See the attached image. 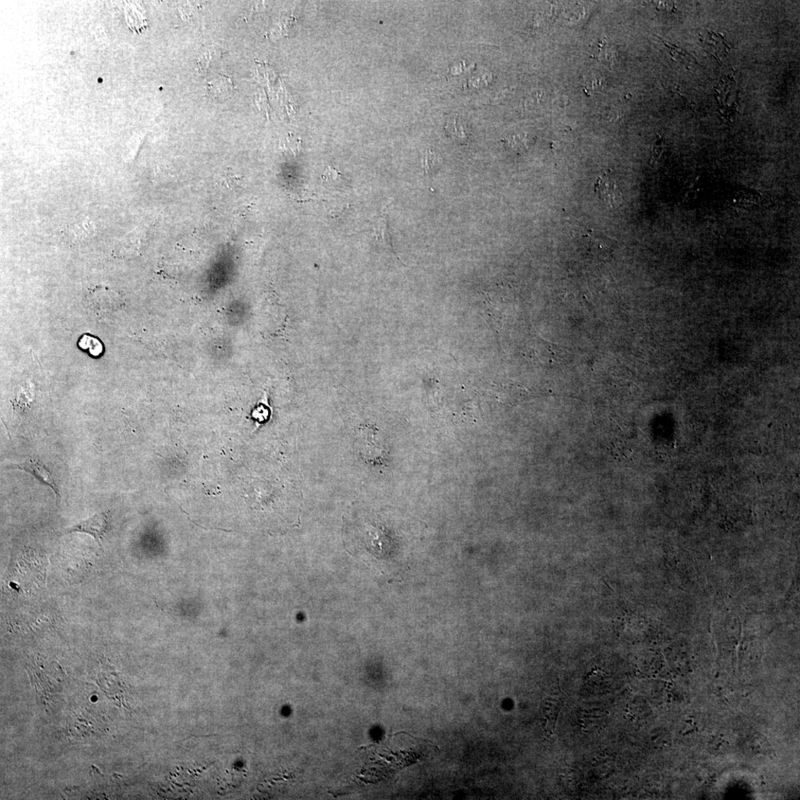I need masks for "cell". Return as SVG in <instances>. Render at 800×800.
<instances>
[{
  "mask_svg": "<svg viewBox=\"0 0 800 800\" xmlns=\"http://www.w3.org/2000/svg\"><path fill=\"white\" fill-rule=\"evenodd\" d=\"M356 531L358 548L378 560H385L391 556L393 543L380 528L365 523ZM356 547V548H357Z\"/></svg>",
  "mask_w": 800,
  "mask_h": 800,
  "instance_id": "1",
  "label": "cell"
},
{
  "mask_svg": "<svg viewBox=\"0 0 800 800\" xmlns=\"http://www.w3.org/2000/svg\"><path fill=\"white\" fill-rule=\"evenodd\" d=\"M380 436L373 427H362L358 435L357 446L362 457L367 462H380L384 449L382 447Z\"/></svg>",
  "mask_w": 800,
  "mask_h": 800,
  "instance_id": "2",
  "label": "cell"
},
{
  "mask_svg": "<svg viewBox=\"0 0 800 800\" xmlns=\"http://www.w3.org/2000/svg\"><path fill=\"white\" fill-rule=\"evenodd\" d=\"M110 511L96 513L92 517L82 521L73 527L65 529V533L80 532L92 536L97 543L103 540L109 529Z\"/></svg>",
  "mask_w": 800,
  "mask_h": 800,
  "instance_id": "3",
  "label": "cell"
},
{
  "mask_svg": "<svg viewBox=\"0 0 800 800\" xmlns=\"http://www.w3.org/2000/svg\"><path fill=\"white\" fill-rule=\"evenodd\" d=\"M594 186L595 193L602 203L611 208L619 206L622 193L612 174L606 172L600 176Z\"/></svg>",
  "mask_w": 800,
  "mask_h": 800,
  "instance_id": "4",
  "label": "cell"
},
{
  "mask_svg": "<svg viewBox=\"0 0 800 800\" xmlns=\"http://www.w3.org/2000/svg\"><path fill=\"white\" fill-rule=\"evenodd\" d=\"M118 298L116 292L105 287H97L89 292L87 302L91 311L98 315L116 310Z\"/></svg>",
  "mask_w": 800,
  "mask_h": 800,
  "instance_id": "5",
  "label": "cell"
},
{
  "mask_svg": "<svg viewBox=\"0 0 800 800\" xmlns=\"http://www.w3.org/2000/svg\"><path fill=\"white\" fill-rule=\"evenodd\" d=\"M7 468L31 474L41 484L49 486L58 496H60V491L55 478L40 460L31 459L25 462L24 464L9 465Z\"/></svg>",
  "mask_w": 800,
  "mask_h": 800,
  "instance_id": "6",
  "label": "cell"
},
{
  "mask_svg": "<svg viewBox=\"0 0 800 800\" xmlns=\"http://www.w3.org/2000/svg\"><path fill=\"white\" fill-rule=\"evenodd\" d=\"M446 130L450 137L461 144H467L470 134L467 124L459 117L449 119L446 124Z\"/></svg>",
  "mask_w": 800,
  "mask_h": 800,
  "instance_id": "7",
  "label": "cell"
},
{
  "mask_svg": "<svg viewBox=\"0 0 800 800\" xmlns=\"http://www.w3.org/2000/svg\"><path fill=\"white\" fill-rule=\"evenodd\" d=\"M373 233H375V237L376 238L377 241L383 242L385 245V246H388L390 249H391V250H393L394 253H395L393 243H391L393 242H391V238L385 216L380 217L375 222V225H373Z\"/></svg>",
  "mask_w": 800,
  "mask_h": 800,
  "instance_id": "8",
  "label": "cell"
},
{
  "mask_svg": "<svg viewBox=\"0 0 800 800\" xmlns=\"http://www.w3.org/2000/svg\"><path fill=\"white\" fill-rule=\"evenodd\" d=\"M69 231L71 235L70 238L76 242H80V240L81 241L87 240L88 238H92L95 233V228L92 223L82 222L71 226Z\"/></svg>",
  "mask_w": 800,
  "mask_h": 800,
  "instance_id": "9",
  "label": "cell"
},
{
  "mask_svg": "<svg viewBox=\"0 0 800 800\" xmlns=\"http://www.w3.org/2000/svg\"><path fill=\"white\" fill-rule=\"evenodd\" d=\"M442 164L441 158L434 152L428 150L424 158V171L427 176H432L439 169Z\"/></svg>",
  "mask_w": 800,
  "mask_h": 800,
  "instance_id": "10",
  "label": "cell"
},
{
  "mask_svg": "<svg viewBox=\"0 0 800 800\" xmlns=\"http://www.w3.org/2000/svg\"><path fill=\"white\" fill-rule=\"evenodd\" d=\"M269 405L268 397H267V394L265 393L263 398L258 402V407L252 413V417L255 418L259 424L268 420L270 408L268 409L266 407Z\"/></svg>",
  "mask_w": 800,
  "mask_h": 800,
  "instance_id": "11",
  "label": "cell"
}]
</instances>
